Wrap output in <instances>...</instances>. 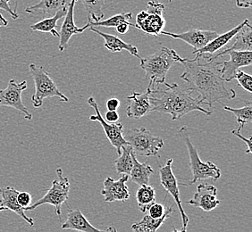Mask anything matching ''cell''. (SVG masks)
<instances>
[{
    "label": "cell",
    "instance_id": "obj_1",
    "mask_svg": "<svg viewBox=\"0 0 252 232\" xmlns=\"http://www.w3.org/2000/svg\"><path fill=\"white\" fill-rule=\"evenodd\" d=\"M178 63L185 67L181 79L187 83V88L197 93L201 104L212 109L215 103L236 97V92L226 87L221 75L222 61H218L212 55L196 54L194 59L181 58Z\"/></svg>",
    "mask_w": 252,
    "mask_h": 232
},
{
    "label": "cell",
    "instance_id": "obj_2",
    "mask_svg": "<svg viewBox=\"0 0 252 232\" xmlns=\"http://www.w3.org/2000/svg\"><path fill=\"white\" fill-rule=\"evenodd\" d=\"M164 87L158 85L150 88V100L152 112L168 114L173 121L180 120L192 111H199L206 116L212 115V109H205L198 97H194L193 91L189 88H183L176 83H164ZM149 88V87H148Z\"/></svg>",
    "mask_w": 252,
    "mask_h": 232
},
{
    "label": "cell",
    "instance_id": "obj_3",
    "mask_svg": "<svg viewBox=\"0 0 252 232\" xmlns=\"http://www.w3.org/2000/svg\"><path fill=\"white\" fill-rule=\"evenodd\" d=\"M181 58L174 49L161 47L155 53L145 58H140L141 68L145 72L146 80L149 82V88L165 83L167 73L175 63Z\"/></svg>",
    "mask_w": 252,
    "mask_h": 232
},
{
    "label": "cell",
    "instance_id": "obj_4",
    "mask_svg": "<svg viewBox=\"0 0 252 232\" xmlns=\"http://www.w3.org/2000/svg\"><path fill=\"white\" fill-rule=\"evenodd\" d=\"M179 135L185 142L188 149L189 157V168L192 173V179L186 186H190L198 180L212 179L217 180L221 177V171L212 162H203L199 157L198 150L194 146L189 138V133L186 126L182 127L179 130Z\"/></svg>",
    "mask_w": 252,
    "mask_h": 232
},
{
    "label": "cell",
    "instance_id": "obj_5",
    "mask_svg": "<svg viewBox=\"0 0 252 232\" xmlns=\"http://www.w3.org/2000/svg\"><path fill=\"white\" fill-rule=\"evenodd\" d=\"M29 71L35 85V92L32 97V102L35 108L42 107L44 99L49 97H59L61 101H69L68 97L59 90L48 71L42 66L31 63Z\"/></svg>",
    "mask_w": 252,
    "mask_h": 232
},
{
    "label": "cell",
    "instance_id": "obj_6",
    "mask_svg": "<svg viewBox=\"0 0 252 232\" xmlns=\"http://www.w3.org/2000/svg\"><path fill=\"white\" fill-rule=\"evenodd\" d=\"M124 138L136 155L154 156L164 146L163 139L153 135L144 127L129 130Z\"/></svg>",
    "mask_w": 252,
    "mask_h": 232
},
{
    "label": "cell",
    "instance_id": "obj_7",
    "mask_svg": "<svg viewBox=\"0 0 252 232\" xmlns=\"http://www.w3.org/2000/svg\"><path fill=\"white\" fill-rule=\"evenodd\" d=\"M57 175L58 179H54L51 188L48 190L46 195L36 203H32L30 206L25 208V211H33L40 205L50 204L55 207V213L60 219L62 214V205L69 198L70 182L68 178L63 177V171L61 168L57 169Z\"/></svg>",
    "mask_w": 252,
    "mask_h": 232
},
{
    "label": "cell",
    "instance_id": "obj_8",
    "mask_svg": "<svg viewBox=\"0 0 252 232\" xmlns=\"http://www.w3.org/2000/svg\"><path fill=\"white\" fill-rule=\"evenodd\" d=\"M165 5L158 1H149L147 9L140 12L136 17L135 28L141 29L144 33L153 36L161 35L164 30L165 22L164 18Z\"/></svg>",
    "mask_w": 252,
    "mask_h": 232
},
{
    "label": "cell",
    "instance_id": "obj_9",
    "mask_svg": "<svg viewBox=\"0 0 252 232\" xmlns=\"http://www.w3.org/2000/svg\"><path fill=\"white\" fill-rule=\"evenodd\" d=\"M159 171L160 183L164 187L165 191L171 195L174 199L177 207L179 209L180 216L182 219V229L181 232H185L187 231V226L189 223V218L185 213V209L182 205L181 196H180L179 182L176 179L173 172V159L166 161L165 165H158Z\"/></svg>",
    "mask_w": 252,
    "mask_h": 232
},
{
    "label": "cell",
    "instance_id": "obj_10",
    "mask_svg": "<svg viewBox=\"0 0 252 232\" xmlns=\"http://www.w3.org/2000/svg\"><path fill=\"white\" fill-rule=\"evenodd\" d=\"M88 105L93 107L95 110V115L90 116V121H97L101 124L102 128L104 129L105 134L107 136V140L111 143V145L117 149V154L120 155L122 147L127 144L125 138H124V126L120 122L110 123L107 122L100 114L99 108L97 106V101L94 97H89Z\"/></svg>",
    "mask_w": 252,
    "mask_h": 232
},
{
    "label": "cell",
    "instance_id": "obj_11",
    "mask_svg": "<svg viewBox=\"0 0 252 232\" xmlns=\"http://www.w3.org/2000/svg\"><path fill=\"white\" fill-rule=\"evenodd\" d=\"M27 82L23 81L21 83L15 80H10L7 87L5 89H0V107H6L15 108L17 111L25 114V118L28 121L32 120V115L25 107L22 95L27 88Z\"/></svg>",
    "mask_w": 252,
    "mask_h": 232
},
{
    "label": "cell",
    "instance_id": "obj_12",
    "mask_svg": "<svg viewBox=\"0 0 252 232\" xmlns=\"http://www.w3.org/2000/svg\"><path fill=\"white\" fill-rule=\"evenodd\" d=\"M186 203L194 207L200 208L204 212H211L221 204L218 199V189L208 183H200L193 198Z\"/></svg>",
    "mask_w": 252,
    "mask_h": 232
},
{
    "label": "cell",
    "instance_id": "obj_13",
    "mask_svg": "<svg viewBox=\"0 0 252 232\" xmlns=\"http://www.w3.org/2000/svg\"><path fill=\"white\" fill-rule=\"evenodd\" d=\"M225 55L230 57V60L223 61L221 64V75L225 83L234 80V74L239 68L250 66L252 63V51L231 50Z\"/></svg>",
    "mask_w": 252,
    "mask_h": 232
},
{
    "label": "cell",
    "instance_id": "obj_14",
    "mask_svg": "<svg viewBox=\"0 0 252 232\" xmlns=\"http://www.w3.org/2000/svg\"><path fill=\"white\" fill-rule=\"evenodd\" d=\"M161 35L168 36L170 38L175 39H181L193 48L194 50L202 49L211 40H213L219 33L214 30H206V29H191L183 33H174L162 30Z\"/></svg>",
    "mask_w": 252,
    "mask_h": 232
},
{
    "label": "cell",
    "instance_id": "obj_15",
    "mask_svg": "<svg viewBox=\"0 0 252 232\" xmlns=\"http://www.w3.org/2000/svg\"><path fill=\"white\" fill-rule=\"evenodd\" d=\"M129 175L124 174L121 178L117 180L108 177L105 179L103 183V189L101 190V195L104 197V201L107 203H113L116 201H126L130 199V192L129 189L126 186V182L128 181Z\"/></svg>",
    "mask_w": 252,
    "mask_h": 232
},
{
    "label": "cell",
    "instance_id": "obj_16",
    "mask_svg": "<svg viewBox=\"0 0 252 232\" xmlns=\"http://www.w3.org/2000/svg\"><path fill=\"white\" fill-rule=\"evenodd\" d=\"M78 0H71L68 3L66 14L63 16V25L59 31V49L60 51H63L69 47V40L73 35L83 33V28H79L74 23V6Z\"/></svg>",
    "mask_w": 252,
    "mask_h": 232
},
{
    "label": "cell",
    "instance_id": "obj_17",
    "mask_svg": "<svg viewBox=\"0 0 252 232\" xmlns=\"http://www.w3.org/2000/svg\"><path fill=\"white\" fill-rule=\"evenodd\" d=\"M150 91V88L143 93L133 91L131 96L127 97L129 105L126 108V116L132 119H140L152 112Z\"/></svg>",
    "mask_w": 252,
    "mask_h": 232
},
{
    "label": "cell",
    "instance_id": "obj_18",
    "mask_svg": "<svg viewBox=\"0 0 252 232\" xmlns=\"http://www.w3.org/2000/svg\"><path fill=\"white\" fill-rule=\"evenodd\" d=\"M19 191H17L13 187L0 188V212L11 211L16 213L20 217L23 218L31 227H33V219L28 217L25 213L24 208L18 203L17 196Z\"/></svg>",
    "mask_w": 252,
    "mask_h": 232
},
{
    "label": "cell",
    "instance_id": "obj_19",
    "mask_svg": "<svg viewBox=\"0 0 252 232\" xmlns=\"http://www.w3.org/2000/svg\"><path fill=\"white\" fill-rule=\"evenodd\" d=\"M90 30H92L93 32L97 33L101 37L102 39L105 40V48L108 49L109 51H111L113 53H119L122 51H127L128 53L131 54V56L135 57L137 58H140L139 56V51L136 48L135 46L131 45L130 43H127L126 41L122 40L119 37L112 35V34L105 33L102 32L99 29H97L96 27H90Z\"/></svg>",
    "mask_w": 252,
    "mask_h": 232
},
{
    "label": "cell",
    "instance_id": "obj_20",
    "mask_svg": "<svg viewBox=\"0 0 252 232\" xmlns=\"http://www.w3.org/2000/svg\"><path fill=\"white\" fill-rule=\"evenodd\" d=\"M247 21L248 20H244L242 24L237 25L233 29H230V30H228L226 32L221 34V35L219 34L213 40H211L209 44H207L202 49L193 50L192 54L193 55H196V54L214 55L217 51H219V49L225 47L227 45L228 42L231 41L236 36V34L240 31V29L243 28Z\"/></svg>",
    "mask_w": 252,
    "mask_h": 232
},
{
    "label": "cell",
    "instance_id": "obj_21",
    "mask_svg": "<svg viewBox=\"0 0 252 232\" xmlns=\"http://www.w3.org/2000/svg\"><path fill=\"white\" fill-rule=\"evenodd\" d=\"M236 40L232 47L220 51L218 54H214L212 57L216 59L223 57L228 51L237 50V51H252V27L250 21L248 20L246 24L240 31L236 34Z\"/></svg>",
    "mask_w": 252,
    "mask_h": 232
},
{
    "label": "cell",
    "instance_id": "obj_22",
    "mask_svg": "<svg viewBox=\"0 0 252 232\" xmlns=\"http://www.w3.org/2000/svg\"><path fill=\"white\" fill-rule=\"evenodd\" d=\"M61 228L63 230H74L79 232H102V230L92 225V223L88 221L87 218L83 215L79 209L68 211L67 218Z\"/></svg>",
    "mask_w": 252,
    "mask_h": 232
},
{
    "label": "cell",
    "instance_id": "obj_23",
    "mask_svg": "<svg viewBox=\"0 0 252 232\" xmlns=\"http://www.w3.org/2000/svg\"><path fill=\"white\" fill-rule=\"evenodd\" d=\"M68 0H40L38 4L29 6L25 9V12L28 14L34 13H41L44 18L46 16H52L59 10L67 7Z\"/></svg>",
    "mask_w": 252,
    "mask_h": 232
},
{
    "label": "cell",
    "instance_id": "obj_24",
    "mask_svg": "<svg viewBox=\"0 0 252 232\" xmlns=\"http://www.w3.org/2000/svg\"><path fill=\"white\" fill-rule=\"evenodd\" d=\"M173 212H175L173 207H169L165 210V214L158 219L151 217L149 214H146L141 222L133 223L131 225V230L138 232H157L161 227V225L167 220V218H169L170 214Z\"/></svg>",
    "mask_w": 252,
    "mask_h": 232
},
{
    "label": "cell",
    "instance_id": "obj_25",
    "mask_svg": "<svg viewBox=\"0 0 252 232\" xmlns=\"http://www.w3.org/2000/svg\"><path fill=\"white\" fill-rule=\"evenodd\" d=\"M131 155H132L133 165H132L130 175H131L132 182H134L139 186L149 184L151 175L154 174V170L148 164L140 163L136 158V155L133 152Z\"/></svg>",
    "mask_w": 252,
    "mask_h": 232
},
{
    "label": "cell",
    "instance_id": "obj_26",
    "mask_svg": "<svg viewBox=\"0 0 252 232\" xmlns=\"http://www.w3.org/2000/svg\"><path fill=\"white\" fill-rule=\"evenodd\" d=\"M67 8V7H66ZM66 8L59 10L55 15L50 16L49 18H44L38 23L31 25V29L33 31L39 32H49L52 34L54 37L59 38V32L57 31L56 28L58 27V22L66 14Z\"/></svg>",
    "mask_w": 252,
    "mask_h": 232
},
{
    "label": "cell",
    "instance_id": "obj_27",
    "mask_svg": "<svg viewBox=\"0 0 252 232\" xmlns=\"http://www.w3.org/2000/svg\"><path fill=\"white\" fill-rule=\"evenodd\" d=\"M132 17L131 13H120L118 15H113L107 20H100L97 22H93L91 17L88 16V22L83 27V31L90 27H106V28H116L117 25L121 24H129Z\"/></svg>",
    "mask_w": 252,
    "mask_h": 232
},
{
    "label": "cell",
    "instance_id": "obj_28",
    "mask_svg": "<svg viewBox=\"0 0 252 232\" xmlns=\"http://www.w3.org/2000/svg\"><path fill=\"white\" fill-rule=\"evenodd\" d=\"M136 200L141 213H147L149 207L156 202L155 189L148 184L141 185L136 192Z\"/></svg>",
    "mask_w": 252,
    "mask_h": 232
},
{
    "label": "cell",
    "instance_id": "obj_29",
    "mask_svg": "<svg viewBox=\"0 0 252 232\" xmlns=\"http://www.w3.org/2000/svg\"><path fill=\"white\" fill-rule=\"evenodd\" d=\"M132 149L131 146L126 144L122 147L121 153L115 161V169L118 174L130 175L132 168Z\"/></svg>",
    "mask_w": 252,
    "mask_h": 232
},
{
    "label": "cell",
    "instance_id": "obj_30",
    "mask_svg": "<svg viewBox=\"0 0 252 232\" xmlns=\"http://www.w3.org/2000/svg\"><path fill=\"white\" fill-rule=\"evenodd\" d=\"M223 109L225 111L231 112L233 114L236 120L239 123V128L238 131H242L243 127L248 124L252 123V101H248L246 105L241 108H233L230 107H223Z\"/></svg>",
    "mask_w": 252,
    "mask_h": 232
},
{
    "label": "cell",
    "instance_id": "obj_31",
    "mask_svg": "<svg viewBox=\"0 0 252 232\" xmlns=\"http://www.w3.org/2000/svg\"><path fill=\"white\" fill-rule=\"evenodd\" d=\"M82 2L88 16L91 17L93 22L100 21L104 17L103 6L105 0H80Z\"/></svg>",
    "mask_w": 252,
    "mask_h": 232
},
{
    "label": "cell",
    "instance_id": "obj_32",
    "mask_svg": "<svg viewBox=\"0 0 252 232\" xmlns=\"http://www.w3.org/2000/svg\"><path fill=\"white\" fill-rule=\"evenodd\" d=\"M234 79L237 81L238 84L243 87L244 90L252 93V77L249 73H244L243 71L237 70L234 74Z\"/></svg>",
    "mask_w": 252,
    "mask_h": 232
},
{
    "label": "cell",
    "instance_id": "obj_33",
    "mask_svg": "<svg viewBox=\"0 0 252 232\" xmlns=\"http://www.w3.org/2000/svg\"><path fill=\"white\" fill-rule=\"evenodd\" d=\"M165 210L166 208L165 207V205L163 203H154L151 204V206L148 209V214L152 218H155V219H158L161 218L165 213Z\"/></svg>",
    "mask_w": 252,
    "mask_h": 232
},
{
    "label": "cell",
    "instance_id": "obj_34",
    "mask_svg": "<svg viewBox=\"0 0 252 232\" xmlns=\"http://www.w3.org/2000/svg\"><path fill=\"white\" fill-rule=\"evenodd\" d=\"M17 200L20 205L24 208V210H25V208L28 207L32 204V197L28 192H19L17 196Z\"/></svg>",
    "mask_w": 252,
    "mask_h": 232
},
{
    "label": "cell",
    "instance_id": "obj_35",
    "mask_svg": "<svg viewBox=\"0 0 252 232\" xmlns=\"http://www.w3.org/2000/svg\"><path fill=\"white\" fill-rule=\"evenodd\" d=\"M10 0H0V9L4 10L5 12H7L11 17L14 20L18 19L19 15L17 14L16 10L13 9L9 5Z\"/></svg>",
    "mask_w": 252,
    "mask_h": 232
},
{
    "label": "cell",
    "instance_id": "obj_36",
    "mask_svg": "<svg viewBox=\"0 0 252 232\" xmlns=\"http://www.w3.org/2000/svg\"><path fill=\"white\" fill-rule=\"evenodd\" d=\"M232 133H233V135L236 136V137L239 138V139H241V140H242V141L246 144V145H247V150L245 151V154H247V155H251L252 153V136H250L248 139H246V138H244L243 136L241 135L240 131H238V130H233V131H232Z\"/></svg>",
    "mask_w": 252,
    "mask_h": 232
},
{
    "label": "cell",
    "instance_id": "obj_37",
    "mask_svg": "<svg viewBox=\"0 0 252 232\" xmlns=\"http://www.w3.org/2000/svg\"><path fill=\"white\" fill-rule=\"evenodd\" d=\"M120 101L119 99H117L116 97H113L108 99L106 104V107H107V110L109 111H117V109L120 107Z\"/></svg>",
    "mask_w": 252,
    "mask_h": 232
},
{
    "label": "cell",
    "instance_id": "obj_38",
    "mask_svg": "<svg viewBox=\"0 0 252 232\" xmlns=\"http://www.w3.org/2000/svg\"><path fill=\"white\" fill-rule=\"evenodd\" d=\"M104 119L107 122L115 123V122H117L118 120H119V114L117 113V111H109V110H107Z\"/></svg>",
    "mask_w": 252,
    "mask_h": 232
},
{
    "label": "cell",
    "instance_id": "obj_39",
    "mask_svg": "<svg viewBox=\"0 0 252 232\" xmlns=\"http://www.w3.org/2000/svg\"><path fill=\"white\" fill-rule=\"evenodd\" d=\"M130 26H131V27H135V25H132L131 23H129V24H121V25H117V27H116V29H117V31L118 33L123 34V35H124V34H126L128 32Z\"/></svg>",
    "mask_w": 252,
    "mask_h": 232
},
{
    "label": "cell",
    "instance_id": "obj_40",
    "mask_svg": "<svg viewBox=\"0 0 252 232\" xmlns=\"http://www.w3.org/2000/svg\"><path fill=\"white\" fill-rule=\"evenodd\" d=\"M236 5L240 8H251L252 0H236Z\"/></svg>",
    "mask_w": 252,
    "mask_h": 232
},
{
    "label": "cell",
    "instance_id": "obj_41",
    "mask_svg": "<svg viewBox=\"0 0 252 232\" xmlns=\"http://www.w3.org/2000/svg\"><path fill=\"white\" fill-rule=\"evenodd\" d=\"M7 25H8V21L5 19V17L0 14V28L6 27Z\"/></svg>",
    "mask_w": 252,
    "mask_h": 232
},
{
    "label": "cell",
    "instance_id": "obj_42",
    "mask_svg": "<svg viewBox=\"0 0 252 232\" xmlns=\"http://www.w3.org/2000/svg\"><path fill=\"white\" fill-rule=\"evenodd\" d=\"M172 1H173V0H169V2H172Z\"/></svg>",
    "mask_w": 252,
    "mask_h": 232
}]
</instances>
